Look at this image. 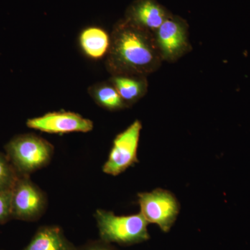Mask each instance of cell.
I'll return each instance as SVG.
<instances>
[{
  "label": "cell",
  "instance_id": "8992f818",
  "mask_svg": "<svg viewBox=\"0 0 250 250\" xmlns=\"http://www.w3.org/2000/svg\"><path fill=\"white\" fill-rule=\"evenodd\" d=\"M47 207V198L29 177L20 176L11 190L12 218L34 221L42 216Z\"/></svg>",
  "mask_w": 250,
  "mask_h": 250
},
{
  "label": "cell",
  "instance_id": "9c48e42d",
  "mask_svg": "<svg viewBox=\"0 0 250 250\" xmlns=\"http://www.w3.org/2000/svg\"><path fill=\"white\" fill-rule=\"evenodd\" d=\"M171 15L156 0H136L126 9L124 20L140 29L154 34Z\"/></svg>",
  "mask_w": 250,
  "mask_h": 250
},
{
  "label": "cell",
  "instance_id": "5bb4252c",
  "mask_svg": "<svg viewBox=\"0 0 250 250\" xmlns=\"http://www.w3.org/2000/svg\"><path fill=\"white\" fill-rule=\"evenodd\" d=\"M20 175L6 154L0 152V190H11Z\"/></svg>",
  "mask_w": 250,
  "mask_h": 250
},
{
  "label": "cell",
  "instance_id": "8fae6325",
  "mask_svg": "<svg viewBox=\"0 0 250 250\" xmlns=\"http://www.w3.org/2000/svg\"><path fill=\"white\" fill-rule=\"evenodd\" d=\"M110 82L127 106L139 101L147 91V82L145 76L115 75L111 77Z\"/></svg>",
  "mask_w": 250,
  "mask_h": 250
},
{
  "label": "cell",
  "instance_id": "6da1fadb",
  "mask_svg": "<svg viewBox=\"0 0 250 250\" xmlns=\"http://www.w3.org/2000/svg\"><path fill=\"white\" fill-rule=\"evenodd\" d=\"M107 54L106 65L113 75L145 76L156 70L163 60L154 34L124 19L113 29Z\"/></svg>",
  "mask_w": 250,
  "mask_h": 250
},
{
  "label": "cell",
  "instance_id": "52a82bcc",
  "mask_svg": "<svg viewBox=\"0 0 250 250\" xmlns=\"http://www.w3.org/2000/svg\"><path fill=\"white\" fill-rule=\"evenodd\" d=\"M154 36L163 60L174 62L188 51V24L179 16L171 15Z\"/></svg>",
  "mask_w": 250,
  "mask_h": 250
},
{
  "label": "cell",
  "instance_id": "30bf717a",
  "mask_svg": "<svg viewBox=\"0 0 250 250\" xmlns=\"http://www.w3.org/2000/svg\"><path fill=\"white\" fill-rule=\"evenodd\" d=\"M79 42L85 56L98 60L108 54L111 36L103 28L88 27L81 32Z\"/></svg>",
  "mask_w": 250,
  "mask_h": 250
},
{
  "label": "cell",
  "instance_id": "9a60e30c",
  "mask_svg": "<svg viewBox=\"0 0 250 250\" xmlns=\"http://www.w3.org/2000/svg\"><path fill=\"white\" fill-rule=\"evenodd\" d=\"M12 218L11 190H0V224Z\"/></svg>",
  "mask_w": 250,
  "mask_h": 250
},
{
  "label": "cell",
  "instance_id": "2e32d148",
  "mask_svg": "<svg viewBox=\"0 0 250 250\" xmlns=\"http://www.w3.org/2000/svg\"><path fill=\"white\" fill-rule=\"evenodd\" d=\"M82 250H116L114 248L111 246L110 243L103 241L96 242L93 244L85 247L84 249Z\"/></svg>",
  "mask_w": 250,
  "mask_h": 250
},
{
  "label": "cell",
  "instance_id": "ba28073f",
  "mask_svg": "<svg viewBox=\"0 0 250 250\" xmlns=\"http://www.w3.org/2000/svg\"><path fill=\"white\" fill-rule=\"evenodd\" d=\"M31 129L48 134H63L72 132H88L93 129V123L73 112L48 113L27 121Z\"/></svg>",
  "mask_w": 250,
  "mask_h": 250
},
{
  "label": "cell",
  "instance_id": "7a4b0ae2",
  "mask_svg": "<svg viewBox=\"0 0 250 250\" xmlns=\"http://www.w3.org/2000/svg\"><path fill=\"white\" fill-rule=\"evenodd\" d=\"M4 148L15 170L20 176L25 177L48 165L54 149L48 141L31 134L15 136Z\"/></svg>",
  "mask_w": 250,
  "mask_h": 250
},
{
  "label": "cell",
  "instance_id": "4fadbf2b",
  "mask_svg": "<svg viewBox=\"0 0 250 250\" xmlns=\"http://www.w3.org/2000/svg\"><path fill=\"white\" fill-rule=\"evenodd\" d=\"M88 91L99 106L108 111H118L127 107L111 82L97 83L90 87Z\"/></svg>",
  "mask_w": 250,
  "mask_h": 250
},
{
  "label": "cell",
  "instance_id": "3957f363",
  "mask_svg": "<svg viewBox=\"0 0 250 250\" xmlns=\"http://www.w3.org/2000/svg\"><path fill=\"white\" fill-rule=\"evenodd\" d=\"M95 217L100 237L106 243L131 246L149 239V223L141 213L116 215L112 211L98 209Z\"/></svg>",
  "mask_w": 250,
  "mask_h": 250
},
{
  "label": "cell",
  "instance_id": "5b68a950",
  "mask_svg": "<svg viewBox=\"0 0 250 250\" xmlns=\"http://www.w3.org/2000/svg\"><path fill=\"white\" fill-rule=\"evenodd\" d=\"M142 124L134 122L115 138L107 161L103 166L104 173L117 176L139 162L137 152Z\"/></svg>",
  "mask_w": 250,
  "mask_h": 250
},
{
  "label": "cell",
  "instance_id": "277c9868",
  "mask_svg": "<svg viewBox=\"0 0 250 250\" xmlns=\"http://www.w3.org/2000/svg\"><path fill=\"white\" fill-rule=\"evenodd\" d=\"M140 213L148 223L157 225L164 232H168L177 220L180 205L172 192L163 188L138 194Z\"/></svg>",
  "mask_w": 250,
  "mask_h": 250
},
{
  "label": "cell",
  "instance_id": "7c38bea8",
  "mask_svg": "<svg viewBox=\"0 0 250 250\" xmlns=\"http://www.w3.org/2000/svg\"><path fill=\"white\" fill-rule=\"evenodd\" d=\"M23 250H73L61 228L55 226L39 229Z\"/></svg>",
  "mask_w": 250,
  "mask_h": 250
}]
</instances>
